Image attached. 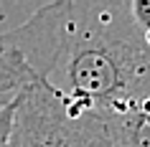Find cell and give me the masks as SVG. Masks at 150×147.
Listing matches in <instances>:
<instances>
[{
  "mask_svg": "<svg viewBox=\"0 0 150 147\" xmlns=\"http://www.w3.org/2000/svg\"><path fill=\"white\" fill-rule=\"evenodd\" d=\"M71 109L115 114L150 94V38L127 0H71L61 56L46 81Z\"/></svg>",
  "mask_w": 150,
  "mask_h": 147,
  "instance_id": "1",
  "label": "cell"
},
{
  "mask_svg": "<svg viewBox=\"0 0 150 147\" xmlns=\"http://www.w3.org/2000/svg\"><path fill=\"white\" fill-rule=\"evenodd\" d=\"M10 147H115L102 114L71 109L46 81L13 101Z\"/></svg>",
  "mask_w": 150,
  "mask_h": 147,
  "instance_id": "2",
  "label": "cell"
},
{
  "mask_svg": "<svg viewBox=\"0 0 150 147\" xmlns=\"http://www.w3.org/2000/svg\"><path fill=\"white\" fill-rule=\"evenodd\" d=\"M71 0L38 8L23 25L0 36V109L31 84L48 81L61 56Z\"/></svg>",
  "mask_w": 150,
  "mask_h": 147,
  "instance_id": "3",
  "label": "cell"
},
{
  "mask_svg": "<svg viewBox=\"0 0 150 147\" xmlns=\"http://www.w3.org/2000/svg\"><path fill=\"white\" fill-rule=\"evenodd\" d=\"M10 127H13V104L0 109V147H10Z\"/></svg>",
  "mask_w": 150,
  "mask_h": 147,
  "instance_id": "4",
  "label": "cell"
}]
</instances>
